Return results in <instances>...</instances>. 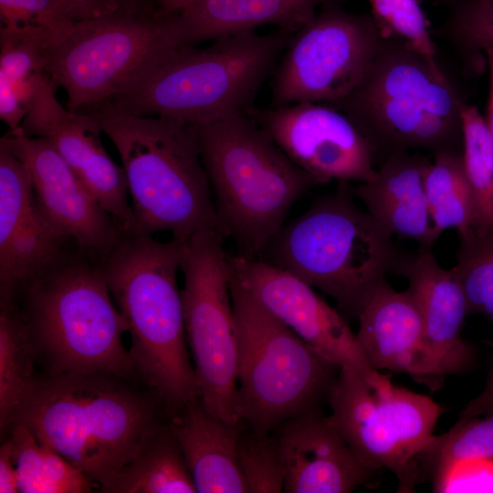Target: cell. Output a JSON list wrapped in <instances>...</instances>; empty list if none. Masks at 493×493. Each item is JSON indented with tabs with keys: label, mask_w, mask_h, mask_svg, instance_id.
<instances>
[{
	"label": "cell",
	"mask_w": 493,
	"mask_h": 493,
	"mask_svg": "<svg viewBox=\"0 0 493 493\" xmlns=\"http://www.w3.org/2000/svg\"><path fill=\"white\" fill-rule=\"evenodd\" d=\"M129 380L106 372L37 376L15 423L100 488L164 424L159 398Z\"/></svg>",
	"instance_id": "6da1fadb"
},
{
	"label": "cell",
	"mask_w": 493,
	"mask_h": 493,
	"mask_svg": "<svg viewBox=\"0 0 493 493\" xmlns=\"http://www.w3.org/2000/svg\"><path fill=\"white\" fill-rule=\"evenodd\" d=\"M182 244L128 234L96 262L126 323L136 374L169 414L199 399L176 279Z\"/></svg>",
	"instance_id": "7a4b0ae2"
},
{
	"label": "cell",
	"mask_w": 493,
	"mask_h": 493,
	"mask_svg": "<svg viewBox=\"0 0 493 493\" xmlns=\"http://www.w3.org/2000/svg\"><path fill=\"white\" fill-rule=\"evenodd\" d=\"M84 112L96 116L119 152L132 201L134 235L169 232L185 241L202 231L220 232L195 125L108 107Z\"/></svg>",
	"instance_id": "3957f363"
},
{
	"label": "cell",
	"mask_w": 493,
	"mask_h": 493,
	"mask_svg": "<svg viewBox=\"0 0 493 493\" xmlns=\"http://www.w3.org/2000/svg\"><path fill=\"white\" fill-rule=\"evenodd\" d=\"M221 234L256 258L291 207L320 184L246 112L195 125Z\"/></svg>",
	"instance_id": "277c9868"
},
{
	"label": "cell",
	"mask_w": 493,
	"mask_h": 493,
	"mask_svg": "<svg viewBox=\"0 0 493 493\" xmlns=\"http://www.w3.org/2000/svg\"><path fill=\"white\" fill-rule=\"evenodd\" d=\"M465 105L434 56L385 37L360 84L331 106L384 160L404 152H463Z\"/></svg>",
	"instance_id": "5b68a950"
},
{
	"label": "cell",
	"mask_w": 493,
	"mask_h": 493,
	"mask_svg": "<svg viewBox=\"0 0 493 493\" xmlns=\"http://www.w3.org/2000/svg\"><path fill=\"white\" fill-rule=\"evenodd\" d=\"M262 254L263 260L319 288L357 319L401 257L393 236L344 188L284 225Z\"/></svg>",
	"instance_id": "8992f818"
},
{
	"label": "cell",
	"mask_w": 493,
	"mask_h": 493,
	"mask_svg": "<svg viewBox=\"0 0 493 493\" xmlns=\"http://www.w3.org/2000/svg\"><path fill=\"white\" fill-rule=\"evenodd\" d=\"M290 37L249 30L216 38L205 48L179 47L140 88L100 107L194 125L245 113L273 75Z\"/></svg>",
	"instance_id": "52a82bcc"
},
{
	"label": "cell",
	"mask_w": 493,
	"mask_h": 493,
	"mask_svg": "<svg viewBox=\"0 0 493 493\" xmlns=\"http://www.w3.org/2000/svg\"><path fill=\"white\" fill-rule=\"evenodd\" d=\"M47 373L137 375L122 342L127 326L95 262L75 250L16 299Z\"/></svg>",
	"instance_id": "ba28073f"
},
{
	"label": "cell",
	"mask_w": 493,
	"mask_h": 493,
	"mask_svg": "<svg viewBox=\"0 0 493 493\" xmlns=\"http://www.w3.org/2000/svg\"><path fill=\"white\" fill-rule=\"evenodd\" d=\"M230 290L241 423L267 434L288 419L321 409L341 368L273 316L232 275Z\"/></svg>",
	"instance_id": "9c48e42d"
},
{
	"label": "cell",
	"mask_w": 493,
	"mask_h": 493,
	"mask_svg": "<svg viewBox=\"0 0 493 493\" xmlns=\"http://www.w3.org/2000/svg\"><path fill=\"white\" fill-rule=\"evenodd\" d=\"M175 14L121 9L77 21L52 48L47 73L88 111L140 88L177 48Z\"/></svg>",
	"instance_id": "30bf717a"
},
{
	"label": "cell",
	"mask_w": 493,
	"mask_h": 493,
	"mask_svg": "<svg viewBox=\"0 0 493 493\" xmlns=\"http://www.w3.org/2000/svg\"><path fill=\"white\" fill-rule=\"evenodd\" d=\"M224 236L199 232L182 244L181 290L187 344L199 400L214 415L242 424L237 404V337L232 303L229 255Z\"/></svg>",
	"instance_id": "8fae6325"
},
{
	"label": "cell",
	"mask_w": 493,
	"mask_h": 493,
	"mask_svg": "<svg viewBox=\"0 0 493 493\" xmlns=\"http://www.w3.org/2000/svg\"><path fill=\"white\" fill-rule=\"evenodd\" d=\"M331 423L365 466L393 472L399 492L419 484L417 456L432 440L444 409L426 395L391 383L378 386L341 368L328 398Z\"/></svg>",
	"instance_id": "7c38bea8"
},
{
	"label": "cell",
	"mask_w": 493,
	"mask_h": 493,
	"mask_svg": "<svg viewBox=\"0 0 493 493\" xmlns=\"http://www.w3.org/2000/svg\"><path fill=\"white\" fill-rule=\"evenodd\" d=\"M384 38L372 17L336 4L322 6L291 34L272 75V107L343 100L362 80Z\"/></svg>",
	"instance_id": "4fadbf2b"
},
{
	"label": "cell",
	"mask_w": 493,
	"mask_h": 493,
	"mask_svg": "<svg viewBox=\"0 0 493 493\" xmlns=\"http://www.w3.org/2000/svg\"><path fill=\"white\" fill-rule=\"evenodd\" d=\"M246 113L320 184L331 180L366 183L376 176V156L369 142L345 113L331 105L299 102L251 107Z\"/></svg>",
	"instance_id": "5bb4252c"
},
{
	"label": "cell",
	"mask_w": 493,
	"mask_h": 493,
	"mask_svg": "<svg viewBox=\"0 0 493 493\" xmlns=\"http://www.w3.org/2000/svg\"><path fill=\"white\" fill-rule=\"evenodd\" d=\"M232 277L273 316L340 368L355 370L378 386L390 377L374 369L356 334L311 286L263 259L230 256Z\"/></svg>",
	"instance_id": "9a60e30c"
},
{
	"label": "cell",
	"mask_w": 493,
	"mask_h": 493,
	"mask_svg": "<svg viewBox=\"0 0 493 493\" xmlns=\"http://www.w3.org/2000/svg\"><path fill=\"white\" fill-rule=\"evenodd\" d=\"M0 143L25 165L37 206L49 226L93 262L130 234L85 188L52 143L8 131Z\"/></svg>",
	"instance_id": "2e32d148"
},
{
	"label": "cell",
	"mask_w": 493,
	"mask_h": 493,
	"mask_svg": "<svg viewBox=\"0 0 493 493\" xmlns=\"http://www.w3.org/2000/svg\"><path fill=\"white\" fill-rule=\"evenodd\" d=\"M58 84L47 76L20 129L24 135L47 139L99 204L130 234L135 216L128 201L122 167L103 147V133L91 112L70 110L57 99Z\"/></svg>",
	"instance_id": "e0dca14e"
},
{
	"label": "cell",
	"mask_w": 493,
	"mask_h": 493,
	"mask_svg": "<svg viewBox=\"0 0 493 493\" xmlns=\"http://www.w3.org/2000/svg\"><path fill=\"white\" fill-rule=\"evenodd\" d=\"M69 243L40 214L23 163L0 143V301L15 302L65 260Z\"/></svg>",
	"instance_id": "ac0fdd59"
},
{
	"label": "cell",
	"mask_w": 493,
	"mask_h": 493,
	"mask_svg": "<svg viewBox=\"0 0 493 493\" xmlns=\"http://www.w3.org/2000/svg\"><path fill=\"white\" fill-rule=\"evenodd\" d=\"M274 435L286 493H349L377 474L362 463L321 409L287 420Z\"/></svg>",
	"instance_id": "d6986e66"
},
{
	"label": "cell",
	"mask_w": 493,
	"mask_h": 493,
	"mask_svg": "<svg viewBox=\"0 0 493 493\" xmlns=\"http://www.w3.org/2000/svg\"><path fill=\"white\" fill-rule=\"evenodd\" d=\"M358 320L357 340L374 369L405 373L432 392L443 386L446 375L429 348L419 307L408 288L397 291L384 280Z\"/></svg>",
	"instance_id": "ffe728a7"
},
{
	"label": "cell",
	"mask_w": 493,
	"mask_h": 493,
	"mask_svg": "<svg viewBox=\"0 0 493 493\" xmlns=\"http://www.w3.org/2000/svg\"><path fill=\"white\" fill-rule=\"evenodd\" d=\"M394 272L408 279L429 348L442 372L446 376L472 369L476 352L461 334L467 306L453 267L445 269L431 248L420 247L415 255L401 256Z\"/></svg>",
	"instance_id": "44dd1931"
},
{
	"label": "cell",
	"mask_w": 493,
	"mask_h": 493,
	"mask_svg": "<svg viewBox=\"0 0 493 493\" xmlns=\"http://www.w3.org/2000/svg\"><path fill=\"white\" fill-rule=\"evenodd\" d=\"M429 163L418 152L393 154L382 161L373 180L354 190L366 211L393 236L425 248L435 242L425 184Z\"/></svg>",
	"instance_id": "7402d4cb"
},
{
	"label": "cell",
	"mask_w": 493,
	"mask_h": 493,
	"mask_svg": "<svg viewBox=\"0 0 493 493\" xmlns=\"http://www.w3.org/2000/svg\"><path fill=\"white\" fill-rule=\"evenodd\" d=\"M168 422L199 493H249L237 460L243 424L214 415L200 400L170 414Z\"/></svg>",
	"instance_id": "603a6c76"
},
{
	"label": "cell",
	"mask_w": 493,
	"mask_h": 493,
	"mask_svg": "<svg viewBox=\"0 0 493 493\" xmlns=\"http://www.w3.org/2000/svg\"><path fill=\"white\" fill-rule=\"evenodd\" d=\"M341 0H200L175 15L182 47L272 25L293 34L324 5Z\"/></svg>",
	"instance_id": "cb8c5ba5"
},
{
	"label": "cell",
	"mask_w": 493,
	"mask_h": 493,
	"mask_svg": "<svg viewBox=\"0 0 493 493\" xmlns=\"http://www.w3.org/2000/svg\"><path fill=\"white\" fill-rule=\"evenodd\" d=\"M100 489L104 493L197 492L168 423H164L138 455Z\"/></svg>",
	"instance_id": "d4e9b609"
},
{
	"label": "cell",
	"mask_w": 493,
	"mask_h": 493,
	"mask_svg": "<svg viewBox=\"0 0 493 493\" xmlns=\"http://www.w3.org/2000/svg\"><path fill=\"white\" fill-rule=\"evenodd\" d=\"M37 351L15 302L0 301V427L5 434L32 390Z\"/></svg>",
	"instance_id": "484cf974"
},
{
	"label": "cell",
	"mask_w": 493,
	"mask_h": 493,
	"mask_svg": "<svg viewBox=\"0 0 493 493\" xmlns=\"http://www.w3.org/2000/svg\"><path fill=\"white\" fill-rule=\"evenodd\" d=\"M54 47L45 34L0 27V103L27 114L47 77Z\"/></svg>",
	"instance_id": "4316f807"
},
{
	"label": "cell",
	"mask_w": 493,
	"mask_h": 493,
	"mask_svg": "<svg viewBox=\"0 0 493 493\" xmlns=\"http://www.w3.org/2000/svg\"><path fill=\"white\" fill-rule=\"evenodd\" d=\"M21 493H88L99 488L53 448L40 443L21 423L10 430Z\"/></svg>",
	"instance_id": "83f0119b"
},
{
	"label": "cell",
	"mask_w": 493,
	"mask_h": 493,
	"mask_svg": "<svg viewBox=\"0 0 493 493\" xmlns=\"http://www.w3.org/2000/svg\"><path fill=\"white\" fill-rule=\"evenodd\" d=\"M425 184L435 241L446 229L456 228L462 233L472 226L473 197L463 152L435 154L426 168Z\"/></svg>",
	"instance_id": "f1b7e54d"
},
{
	"label": "cell",
	"mask_w": 493,
	"mask_h": 493,
	"mask_svg": "<svg viewBox=\"0 0 493 493\" xmlns=\"http://www.w3.org/2000/svg\"><path fill=\"white\" fill-rule=\"evenodd\" d=\"M463 162L472 191V228L493 229V140L477 107L462 110Z\"/></svg>",
	"instance_id": "f546056e"
},
{
	"label": "cell",
	"mask_w": 493,
	"mask_h": 493,
	"mask_svg": "<svg viewBox=\"0 0 493 493\" xmlns=\"http://www.w3.org/2000/svg\"><path fill=\"white\" fill-rule=\"evenodd\" d=\"M458 238L453 269L468 315L479 314L493 325V229L478 232L470 227L458 233Z\"/></svg>",
	"instance_id": "4dcf8cb0"
},
{
	"label": "cell",
	"mask_w": 493,
	"mask_h": 493,
	"mask_svg": "<svg viewBox=\"0 0 493 493\" xmlns=\"http://www.w3.org/2000/svg\"><path fill=\"white\" fill-rule=\"evenodd\" d=\"M493 457V414L458 422L446 434L434 435L417 456L419 483L460 459Z\"/></svg>",
	"instance_id": "1f68e13d"
},
{
	"label": "cell",
	"mask_w": 493,
	"mask_h": 493,
	"mask_svg": "<svg viewBox=\"0 0 493 493\" xmlns=\"http://www.w3.org/2000/svg\"><path fill=\"white\" fill-rule=\"evenodd\" d=\"M237 460L249 493L284 492V467L272 433H258L242 425Z\"/></svg>",
	"instance_id": "d6a6232c"
},
{
	"label": "cell",
	"mask_w": 493,
	"mask_h": 493,
	"mask_svg": "<svg viewBox=\"0 0 493 493\" xmlns=\"http://www.w3.org/2000/svg\"><path fill=\"white\" fill-rule=\"evenodd\" d=\"M446 32L473 70L484 69V51L493 47V1H458L448 18Z\"/></svg>",
	"instance_id": "836d02e7"
},
{
	"label": "cell",
	"mask_w": 493,
	"mask_h": 493,
	"mask_svg": "<svg viewBox=\"0 0 493 493\" xmlns=\"http://www.w3.org/2000/svg\"><path fill=\"white\" fill-rule=\"evenodd\" d=\"M384 37L397 38L416 51L435 56V46L417 0H368Z\"/></svg>",
	"instance_id": "e575fe53"
},
{
	"label": "cell",
	"mask_w": 493,
	"mask_h": 493,
	"mask_svg": "<svg viewBox=\"0 0 493 493\" xmlns=\"http://www.w3.org/2000/svg\"><path fill=\"white\" fill-rule=\"evenodd\" d=\"M0 20L2 28L41 32L54 46L77 22L60 0H0Z\"/></svg>",
	"instance_id": "d590c367"
},
{
	"label": "cell",
	"mask_w": 493,
	"mask_h": 493,
	"mask_svg": "<svg viewBox=\"0 0 493 493\" xmlns=\"http://www.w3.org/2000/svg\"><path fill=\"white\" fill-rule=\"evenodd\" d=\"M437 493H493V457H473L454 461L433 477Z\"/></svg>",
	"instance_id": "8d00e7d4"
},
{
	"label": "cell",
	"mask_w": 493,
	"mask_h": 493,
	"mask_svg": "<svg viewBox=\"0 0 493 493\" xmlns=\"http://www.w3.org/2000/svg\"><path fill=\"white\" fill-rule=\"evenodd\" d=\"M76 21L117 12L121 9L141 10L126 0H60ZM144 11V10H143Z\"/></svg>",
	"instance_id": "74e56055"
},
{
	"label": "cell",
	"mask_w": 493,
	"mask_h": 493,
	"mask_svg": "<svg viewBox=\"0 0 493 493\" xmlns=\"http://www.w3.org/2000/svg\"><path fill=\"white\" fill-rule=\"evenodd\" d=\"M493 414V360L482 392L468 402L459 414L460 420Z\"/></svg>",
	"instance_id": "f35d334b"
},
{
	"label": "cell",
	"mask_w": 493,
	"mask_h": 493,
	"mask_svg": "<svg viewBox=\"0 0 493 493\" xmlns=\"http://www.w3.org/2000/svg\"><path fill=\"white\" fill-rule=\"evenodd\" d=\"M0 492H19L16 467L13 456V443L10 437L0 447Z\"/></svg>",
	"instance_id": "ab89813d"
},
{
	"label": "cell",
	"mask_w": 493,
	"mask_h": 493,
	"mask_svg": "<svg viewBox=\"0 0 493 493\" xmlns=\"http://www.w3.org/2000/svg\"><path fill=\"white\" fill-rule=\"evenodd\" d=\"M484 56L489 72V93L485 121L493 140V47L486 48Z\"/></svg>",
	"instance_id": "60d3db41"
},
{
	"label": "cell",
	"mask_w": 493,
	"mask_h": 493,
	"mask_svg": "<svg viewBox=\"0 0 493 493\" xmlns=\"http://www.w3.org/2000/svg\"><path fill=\"white\" fill-rule=\"evenodd\" d=\"M200 0H155L158 8L167 14H179Z\"/></svg>",
	"instance_id": "b9f144b4"
},
{
	"label": "cell",
	"mask_w": 493,
	"mask_h": 493,
	"mask_svg": "<svg viewBox=\"0 0 493 493\" xmlns=\"http://www.w3.org/2000/svg\"><path fill=\"white\" fill-rule=\"evenodd\" d=\"M132 6L145 11H153L159 9L155 0H126Z\"/></svg>",
	"instance_id": "7bdbcfd3"
},
{
	"label": "cell",
	"mask_w": 493,
	"mask_h": 493,
	"mask_svg": "<svg viewBox=\"0 0 493 493\" xmlns=\"http://www.w3.org/2000/svg\"><path fill=\"white\" fill-rule=\"evenodd\" d=\"M491 1H493V0H491Z\"/></svg>",
	"instance_id": "ee69618b"
}]
</instances>
